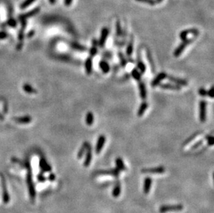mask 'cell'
I'll return each mask as SVG.
<instances>
[{
    "label": "cell",
    "mask_w": 214,
    "mask_h": 213,
    "mask_svg": "<svg viewBox=\"0 0 214 213\" xmlns=\"http://www.w3.org/2000/svg\"><path fill=\"white\" fill-rule=\"evenodd\" d=\"M163 1V0H155V3L158 4V3H161V2Z\"/></svg>",
    "instance_id": "cell-46"
},
{
    "label": "cell",
    "mask_w": 214,
    "mask_h": 213,
    "mask_svg": "<svg viewBox=\"0 0 214 213\" xmlns=\"http://www.w3.org/2000/svg\"><path fill=\"white\" fill-rule=\"evenodd\" d=\"M202 143H203V140H198V142L195 143V144L192 146L191 149H192V150H195V149H197L198 147H199L202 144Z\"/></svg>",
    "instance_id": "cell-38"
},
{
    "label": "cell",
    "mask_w": 214,
    "mask_h": 213,
    "mask_svg": "<svg viewBox=\"0 0 214 213\" xmlns=\"http://www.w3.org/2000/svg\"><path fill=\"white\" fill-rule=\"evenodd\" d=\"M89 145V143L88 142H85L83 144H82V147L80 148L78 153V159H81L82 156H83L84 154H85V152H86L87 148V147H88Z\"/></svg>",
    "instance_id": "cell-26"
},
{
    "label": "cell",
    "mask_w": 214,
    "mask_h": 213,
    "mask_svg": "<svg viewBox=\"0 0 214 213\" xmlns=\"http://www.w3.org/2000/svg\"><path fill=\"white\" fill-rule=\"evenodd\" d=\"M198 93H199L200 96L202 97H206L207 96V90L205 88H203V87H201L200 88L199 91H198Z\"/></svg>",
    "instance_id": "cell-35"
},
{
    "label": "cell",
    "mask_w": 214,
    "mask_h": 213,
    "mask_svg": "<svg viewBox=\"0 0 214 213\" xmlns=\"http://www.w3.org/2000/svg\"><path fill=\"white\" fill-rule=\"evenodd\" d=\"M207 102L202 100L200 102L199 119L201 122H205L207 119Z\"/></svg>",
    "instance_id": "cell-4"
},
{
    "label": "cell",
    "mask_w": 214,
    "mask_h": 213,
    "mask_svg": "<svg viewBox=\"0 0 214 213\" xmlns=\"http://www.w3.org/2000/svg\"><path fill=\"white\" fill-rule=\"evenodd\" d=\"M131 76H132L133 79L135 80L136 81L139 82L141 80V73L136 68H134L131 71Z\"/></svg>",
    "instance_id": "cell-25"
},
{
    "label": "cell",
    "mask_w": 214,
    "mask_h": 213,
    "mask_svg": "<svg viewBox=\"0 0 214 213\" xmlns=\"http://www.w3.org/2000/svg\"><path fill=\"white\" fill-rule=\"evenodd\" d=\"M136 66H137V69L140 71V73L141 74H143L146 73V66L142 61V60H141V59L139 58L138 60H136Z\"/></svg>",
    "instance_id": "cell-22"
},
{
    "label": "cell",
    "mask_w": 214,
    "mask_h": 213,
    "mask_svg": "<svg viewBox=\"0 0 214 213\" xmlns=\"http://www.w3.org/2000/svg\"><path fill=\"white\" fill-rule=\"evenodd\" d=\"M98 44H92V47L90 48V49H89V55H90V57H94L95 55H96L97 54V53H98Z\"/></svg>",
    "instance_id": "cell-31"
},
{
    "label": "cell",
    "mask_w": 214,
    "mask_h": 213,
    "mask_svg": "<svg viewBox=\"0 0 214 213\" xmlns=\"http://www.w3.org/2000/svg\"><path fill=\"white\" fill-rule=\"evenodd\" d=\"M120 171L118 168L111 169L108 170H100L97 172V174L99 175H112L114 176H118L119 175Z\"/></svg>",
    "instance_id": "cell-12"
},
{
    "label": "cell",
    "mask_w": 214,
    "mask_h": 213,
    "mask_svg": "<svg viewBox=\"0 0 214 213\" xmlns=\"http://www.w3.org/2000/svg\"><path fill=\"white\" fill-rule=\"evenodd\" d=\"M110 33V30L107 27H103L101 32H100V35L99 42H98V45L100 48H103L105 47V43L107 39L108 35Z\"/></svg>",
    "instance_id": "cell-3"
},
{
    "label": "cell",
    "mask_w": 214,
    "mask_h": 213,
    "mask_svg": "<svg viewBox=\"0 0 214 213\" xmlns=\"http://www.w3.org/2000/svg\"><path fill=\"white\" fill-rule=\"evenodd\" d=\"M32 177L31 176V174H29L27 176V183H28V186H29V192L31 197H32V199H33L35 197V190H34V187H33V181H32Z\"/></svg>",
    "instance_id": "cell-18"
},
{
    "label": "cell",
    "mask_w": 214,
    "mask_h": 213,
    "mask_svg": "<svg viewBox=\"0 0 214 213\" xmlns=\"http://www.w3.org/2000/svg\"><path fill=\"white\" fill-rule=\"evenodd\" d=\"M189 34H192L194 35V36L198 37V35H199V30H198L197 29H195V28H193V29L183 30L180 33L179 37L182 40H184L185 39H187L188 35Z\"/></svg>",
    "instance_id": "cell-5"
},
{
    "label": "cell",
    "mask_w": 214,
    "mask_h": 213,
    "mask_svg": "<svg viewBox=\"0 0 214 213\" xmlns=\"http://www.w3.org/2000/svg\"><path fill=\"white\" fill-rule=\"evenodd\" d=\"M116 165H117V168L119 170V171H125L126 170V167L124 163L122 160V158L118 157L116 159Z\"/></svg>",
    "instance_id": "cell-27"
},
{
    "label": "cell",
    "mask_w": 214,
    "mask_h": 213,
    "mask_svg": "<svg viewBox=\"0 0 214 213\" xmlns=\"http://www.w3.org/2000/svg\"><path fill=\"white\" fill-rule=\"evenodd\" d=\"M118 57L120 60V65L122 66V67L125 68L126 65H128V59L125 57V55L122 51H118Z\"/></svg>",
    "instance_id": "cell-21"
},
{
    "label": "cell",
    "mask_w": 214,
    "mask_h": 213,
    "mask_svg": "<svg viewBox=\"0 0 214 213\" xmlns=\"http://www.w3.org/2000/svg\"><path fill=\"white\" fill-rule=\"evenodd\" d=\"M24 89L25 91L29 92V93H33V92H35V91H33L32 89V87H31L29 85H27V84H26V85L24 86Z\"/></svg>",
    "instance_id": "cell-39"
},
{
    "label": "cell",
    "mask_w": 214,
    "mask_h": 213,
    "mask_svg": "<svg viewBox=\"0 0 214 213\" xmlns=\"http://www.w3.org/2000/svg\"><path fill=\"white\" fill-rule=\"evenodd\" d=\"M196 37H197L194 36L193 37L187 38V39L182 40V42L180 44V45L176 48H175V50L174 51L173 55L175 56V58H178L179 56L183 53V51H184L185 48L187 47V46L189 44H190L192 42H193V40H194Z\"/></svg>",
    "instance_id": "cell-1"
},
{
    "label": "cell",
    "mask_w": 214,
    "mask_h": 213,
    "mask_svg": "<svg viewBox=\"0 0 214 213\" xmlns=\"http://www.w3.org/2000/svg\"><path fill=\"white\" fill-rule=\"evenodd\" d=\"M159 87L163 89H168V90L180 91L182 89V87L175 83H162L159 84Z\"/></svg>",
    "instance_id": "cell-8"
},
{
    "label": "cell",
    "mask_w": 214,
    "mask_h": 213,
    "mask_svg": "<svg viewBox=\"0 0 214 213\" xmlns=\"http://www.w3.org/2000/svg\"><path fill=\"white\" fill-rule=\"evenodd\" d=\"M134 51V39L133 37L132 36L130 37V40L129 41V42L126 47V55L128 58L132 57V53Z\"/></svg>",
    "instance_id": "cell-17"
},
{
    "label": "cell",
    "mask_w": 214,
    "mask_h": 213,
    "mask_svg": "<svg viewBox=\"0 0 214 213\" xmlns=\"http://www.w3.org/2000/svg\"><path fill=\"white\" fill-rule=\"evenodd\" d=\"M205 140H207L208 145L212 146L213 145V137L212 135H207L205 137Z\"/></svg>",
    "instance_id": "cell-33"
},
{
    "label": "cell",
    "mask_w": 214,
    "mask_h": 213,
    "mask_svg": "<svg viewBox=\"0 0 214 213\" xmlns=\"http://www.w3.org/2000/svg\"><path fill=\"white\" fill-rule=\"evenodd\" d=\"M49 179L51 181H53L55 180V175H54L53 174H51V175L49 176Z\"/></svg>",
    "instance_id": "cell-44"
},
{
    "label": "cell",
    "mask_w": 214,
    "mask_h": 213,
    "mask_svg": "<svg viewBox=\"0 0 214 213\" xmlns=\"http://www.w3.org/2000/svg\"><path fill=\"white\" fill-rule=\"evenodd\" d=\"M4 177L2 176V190H3V201L5 204H7L10 201V197L9 194L8 193L7 189H6V182H5V179H4Z\"/></svg>",
    "instance_id": "cell-15"
},
{
    "label": "cell",
    "mask_w": 214,
    "mask_h": 213,
    "mask_svg": "<svg viewBox=\"0 0 214 213\" xmlns=\"http://www.w3.org/2000/svg\"><path fill=\"white\" fill-rule=\"evenodd\" d=\"M49 2L51 4H54L56 3V0H49Z\"/></svg>",
    "instance_id": "cell-45"
},
{
    "label": "cell",
    "mask_w": 214,
    "mask_h": 213,
    "mask_svg": "<svg viewBox=\"0 0 214 213\" xmlns=\"http://www.w3.org/2000/svg\"><path fill=\"white\" fill-rule=\"evenodd\" d=\"M39 11H40V8H36V9L32 10L31 11H29V12H27V13L23 14V15H20V19H24V20H26L27 18H28V17L33 16V15H35V14H37Z\"/></svg>",
    "instance_id": "cell-24"
},
{
    "label": "cell",
    "mask_w": 214,
    "mask_h": 213,
    "mask_svg": "<svg viewBox=\"0 0 214 213\" xmlns=\"http://www.w3.org/2000/svg\"><path fill=\"white\" fill-rule=\"evenodd\" d=\"M72 2H73V0H64V4L65 6H69L72 4Z\"/></svg>",
    "instance_id": "cell-42"
},
{
    "label": "cell",
    "mask_w": 214,
    "mask_h": 213,
    "mask_svg": "<svg viewBox=\"0 0 214 213\" xmlns=\"http://www.w3.org/2000/svg\"><path fill=\"white\" fill-rule=\"evenodd\" d=\"M146 57H147V59H148V60L149 62V64H150V65L151 66L152 72L154 73H155V66H154V62H153V58H152V55L151 54L150 51H148V50L146 51Z\"/></svg>",
    "instance_id": "cell-28"
},
{
    "label": "cell",
    "mask_w": 214,
    "mask_h": 213,
    "mask_svg": "<svg viewBox=\"0 0 214 213\" xmlns=\"http://www.w3.org/2000/svg\"><path fill=\"white\" fill-rule=\"evenodd\" d=\"M184 207L182 204L171 205V206H161L159 208V212L161 213H166L170 212H177L182 210Z\"/></svg>",
    "instance_id": "cell-2"
},
{
    "label": "cell",
    "mask_w": 214,
    "mask_h": 213,
    "mask_svg": "<svg viewBox=\"0 0 214 213\" xmlns=\"http://www.w3.org/2000/svg\"><path fill=\"white\" fill-rule=\"evenodd\" d=\"M35 1V0H25V1L21 4L20 8H21L22 9H24L26 8L29 7L30 5L32 4Z\"/></svg>",
    "instance_id": "cell-32"
},
{
    "label": "cell",
    "mask_w": 214,
    "mask_h": 213,
    "mask_svg": "<svg viewBox=\"0 0 214 213\" xmlns=\"http://www.w3.org/2000/svg\"><path fill=\"white\" fill-rule=\"evenodd\" d=\"M166 171L164 167L159 166L153 168H144L141 170V172L143 174H163Z\"/></svg>",
    "instance_id": "cell-6"
},
{
    "label": "cell",
    "mask_w": 214,
    "mask_h": 213,
    "mask_svg": "<svg viewBox=\"0 0 214 213\" xmlns=\"http://www.w3.org/2000/svg\"><path fill=\"white\" fill-rule=\"evenodd\" d=\"M166 78H168L170 81L172 82V83L178 84V85H180L181 87H186L188 85V83L186 80H182L179 78H176V77L175 76L167 75Z\"/></svg>",
    "instance_id": "cell-11"
},
{
    "label": "cell",
    "mask_w": 214,
    "mask_h": 213,
    "mask_svg": "<svg viewBox=\"0 0 214 213\" xmlns=\"http://www.w3.org/2000/svg\"><path fill=\"white\" fill-rule=\"evenodd\" d=\"M99 67L100 69V70L103 73L107 74L109 73V71H110V66L109 65V63L105 60H101L99 62Z\"/></svg>",
    "instance_id": "cell-16"
},
{
    "label": "cell",
    "mask_w": 214,
    "mask_h": 213,
    "mask_svg": "<svg viewBox=\"0 0 214 213\" xmlns=\"http://www.w3.org/2000/svg\"><path fill=\"white\" fill-rule=\"evenodd\" d=\"M17 120L18 122H24V123H27L28 122H29L31 120L30 118H23V119H17Z\"/></svg>",
    "instance_id": "cell-40"
},
{
    "label": "cell",
    "mask_w": 214,
    "mask_h": 213,
    "mask_svg": "<svg viewBox=\"0 0 214 213\" xmlns=\"http://www.w3.org/2000/svg\"><path fill=\"white\" fill-rule=\"evenodd\" d=\"M93 60L92 57L87 58L85 62V73L87 76H90L92 73L93 70Z\"/></svg>",
    "instance_id": "cell-10"
},
{
    "label": "cell",
    "mask_w": 214,
    "mask_h": 213,
    "mask_svg": "<svg viewBox=\"0 0 214 213\" xmlns=\"http://www.w3.org/2000/svg\"><path fill=\"white\" fill-rule=\"evenodd\" d=\"M121 192H122V187H121V184L118 183L113 189L112 196L114 197H118L120 195Z\"/></svg>",
    "instance_id": "cell-29"
},
{
    "label": "cell",
    "mask_w": 214,
    "mask_h": 213,
    "mask_svg": "<svg viewBox=\"0 0 214 213\" xmlns=\"http://www.w3.org/2000/svg\"><path fill=\"white\" fill-rule=\"evenodd\" d=\"M152 185V179L151 177H146L144 181V185H143V192L145 194H148L150 192V190L151 188Z\"/></svg>",
    "instance_id": "cell-20"
},
{
    "label": "cell",
    "mask_w": 214,
    "mask_h": 213,
    "mask_svg": "<svg viewBox=\"0 0 214 213\" xmlns=\"http://www.w3.org/2000/svg\"><path fill=\"white\" fill-rule=\"evenodd\" d=\"M207 96H209L211 98H213V87L212 86L211 88L207 91Z\"/></svg>",
    "instance_id": "cell-36"
},
{
    "label": "cell",
    "mask_w": 214,
    "mask_h": 213,
    "mask_svg": "<svg viewBox=\"0 0 214 213\" xmlns=\"http://www.w3.org/2000/svg\"><path fill=\"white\" fill-rule=\"evenodd\" d=\"M92 159V149L91 145H89L88 147L87 148L86 150V155H85V159L84 161V166L85 167H88L90 163H91Z\"/></svg>",
    "instance_id": "cell-14"
},
{
    "label": "cell",
    "mask_w": 214,
    "mask_h": 213,
    "mask_svg": "<svg viewBox=\"0 0 214 213\" xmlns=\"http://www.w3.org/2000/svg\"><path fill=\"white\" fill-rule=\"evenodd\" d=\"M102 55H103V57L105 58H107V59H112V53H110V51H106V52L103 53Z\"/></svg>",
    "instance_id": "cell-37"
},
{
    "label": "cell",
    "mask_w": 214,
    "mask_h": 213,
    "mask_svg": "<svg viewBox=\"0 0 214 213\" xmlns=\"http://www.w3.org/2000/svg\"><path fill=\"white\" fill-rule=\"evenodd\" d=\"M167 74L166 72H161L157 75L155 78H154L151 82V87H156L159 86L161 84V81L164 80L165 78H166Z\"/></svg>",
    "instance_id": "cell-7"
},
{
    "label": "cell",
    "mask_w": 214,
    "mask_h": 213,
    "mask_svg": "<svg viewBox=\"0 0 214 213\" xmlns=\"http://www.w3.org/2000/svg\"><path fill=\"white\" fill-rule=\"evenodd\" d=\"M94 116L93 113L91 112H87L85 116V122L88 126H92L94 124Z\"/></svg>",
    "instance_id": "cell-23"
},
{
    "label": "cell",
    "mask_w": 214,
    "mask_h": 213,
    "mask_svg": "<svg viewBox=\"0 0 214 213\" xmlns=\"http://www.w3.org/2000/svg\"><path fill=\"white\" fill-rule=\"evenodd\" d=\"M139 96L140 98L143 101H145L147 98V91L145 83L143 81H139Z\"/></svg>",
    "instance_id": "cell-13"
},
{
    "label": "cell",
    "mask_w": 214,
    "mask_h": 213,
    "mask_svg": "<svg viewBox=\"0 0 214 213\" xmlns=\"http://www.w3.org/2000/svg\"><path fill=\"white\" fill-rule=\"evenodd\" d=\"M198 134H198V133H195V134L194 135L191 136V137H190L189 138V139H188L187 140H186V142L184 143V145H186V144H187V143H190V141H191L192 140H193V138H195V137H196Z\"/></svg>",
    "instance_id": "cell-41"
},
{
    "label": "cell",
    "mask_w": 214,
    "mask_h": 213,
    "mask_svg": "<svg viewBox=\"0 0 214 213\" xmlns=\"http://www.w3.org/2000/svg\"><path fill=\"white\" fill-rule=\"evenodd\" d=\"M9 24L11 26H12V27H14V26L16 25V22H15V21L13 19H11L9 21Z\"/></svg>",
    "instance_id": "cell-43"
},
{
    "label": "cell",
    "mask_w": 214,
    "mask_h": 213,
    "mask_svg": "<svg viewBox=\"0 0 214 213\" xmlns=\"http://www.w3.org/2000/svg\"><path fill=\"white\" fill-rule=\"evenodd\" d=\"M148 103L146 101H143L141 103L140 106L139 107L138 112H137V116L139 117L142 116L144 114V113H145L146 110L148 109Z\"/></svg>",
    "instance_id": "cell-19"
},
{
    "label": "cell",
    "mask_w": 214,
    "mask_h": 213,
    "mask_svg": "<svg viewBox=\"0 0 214 213\" xmlns=\"http://www.w3.org/2000/svg\"><path fill=\"white\" fill-rule=\"evenodd\" d=\"M105 140H106V138H105L104 135H100L99 138H98L96 145V149H95L96 154H99L101 152L103 147H104Z\"/></svg>",
    "instance_id": "cell-9"
},
{
    "label": "cell",
    "mask_w": 214,
    "mask_h": 213,
    "mask_svg": "<svg viewBox=\"0 0 214 213\" xmlns=\"http://www.w3.org/2000/svg\"><path fill=\"white\" fill-rule=\"evenodd\" d=\"M136 1L139 2H142V3H144V4L151 5V6H153V5L156 4L155 0H136Z\"/></svg>",
    "instance_id": "cell-34"
},
{
    "label": "cell",
    "mask_w": 214,
    "mask_h": 213,
    "mask_svg": "<svg viewBox=\"0 0 214 213\" xmlns=\"http://www.w3.org/2000/svg\"><path fill=\"white\" fill-rule=\"evenodd\" d=\"M116 33H117V36L120 37H122L123 35V29L122 27V25H121L120 21H118L116 23Z\"/></svg>",
    "instance_id": "cell-30"
}]
</instances>
